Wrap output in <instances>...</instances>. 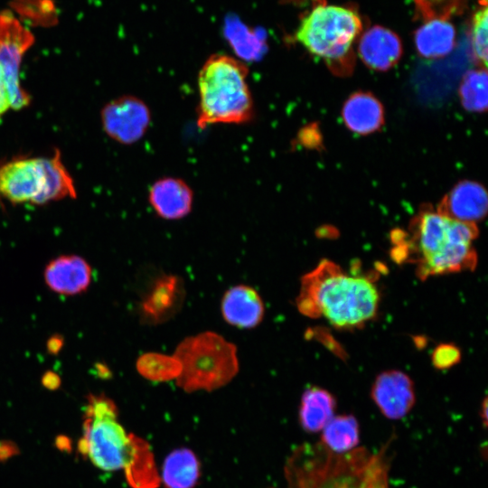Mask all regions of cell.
Masks as SVG:
<instances>
[{"instance_id":"6da1fadb","label":"cell","mask_w":488,"mask_h":488,"mask_svg":"<svg viewBox=\"0 0 488 488\" xmlns=\"http://www.w3.org/2000/svg\"><path fill=\"white\" fill-rule=\"evenodd\" d=\"M474 223L452 220L432 208H423L410 221L408 232L394 230L391 238L394 260L416 265L421 279L474 269L477 254Z\"/></svg>"},{"instance_id":"7a4b0ae2","label":"cell","mask_w":488,"mask_h":488,"mask_svg":"<svg viewBox=\"0 0 488 488\" xmlns=\"http://www.w3.org/2000/svg\"><path fill=\"white\" fill-rule=\"evenodd\" d=\"M78 447L97 467L122 470L132 488H158L160 484L148 443L124 428L117 406L106 396L88 397Z\"/></svg>"},{"instance_id":"3957f363","label":"cell","mask_w":488,"mask_h":488,"mask_svg":"<svg viewBox=\"0 0 488 488\" xmlns=\"http://www.w3.org/2000/svg\"><path fill=\"white\" fill-rule=\"evenodd\" d=\"M379 302L378 288L371 279L349 275L328 259L302 277L296 297L302 314L324 317L337 329L362 326L376 315Z\"/></svg>"},{"instance_id":"277c9868","label":"cell","mask_w":488,"mask_h":488,"mask_svg":"<svg viewBox=\"0 0 488 488\" xmlns=\"http://www.w3.org/2000/svg\"><path fill=\"white\" fill-rule=\"evenodd\" d=\"M249 68L240 59L211 54L198 74L197 126L245 124L254 117V101L248 83Z\"/></svg>"},{"instance_id":"5b68a950","label":"cell","mask_w":488,"mask_h":488,"mask_svg":"<svg viewBox=\"0 0 488 488\" xmlns=\"http://www.w3.org/2000/svg\"><path fill=\"white\" fill-rule=\"evenodd\" d=\"M361 31L362 22L356 11L320 4L302 18L295 39L334 74L346 76L354 68L353 44Z\"/></svg>"},{"instance_id":"8992f818","label":"cell","mask_w":488,"mask_h":488,"mask_svg":"<svg viewBox=\"0 0 488 488\" xmlns=\"http://www.w3.org/2000/svg\"><path fill=\"white\" fill-rule=\"evenodd\" d=\"M75 198L74 183L58 150L51 156L19 157L0 165V198L42 205Z\"/></svg>"},{"instance_id":"52a82bcc","label":"cell","mask_w":488,"mask_h":488,"mask_svg":"<svg viewBox=\"0 0 488 488\" xmlns=\"http://www.w3.org/2000/svg\"><path fill=\"white\" fill-rule=\"evenodd\" d=\"M174 356L181 366L176 384L186 392L215 390L239 371L236 346L211 331L184 338Z\"/></svg>"},{"instance_id":"ba28073f","label":"cell","mask_w":488,"mask_h":488,"mask_svg":"<svg viewBox=\"0 0 488 488\" xmlns=\"http://www.w3.org/2000/svg\"><path fill=\"white\" fill-rule=\"evenodd\" d=\"M33 42L31 31L11 12H0V118L9 109L19 110L30 103L19 71L23 56Z\"/></svg>"},{"instance_id":"9c48e42d","label":"cell","mask_w":488,"mask_h":488,"mask_svg":"<svg viewBox=\"0 0 488 488\" xmlns=\"http://www.w3.org/2000/svg\"><path fill=\"white\" fill-rule=\"evenodd\" d=\"M101 122L106 134L113 140L131 145L146 133L151 112L142 99L127 95L111 100L103 108Z\"/></svg>"},{"instance_id":"30bf717a","label":"cell","mask_w":488,"mask_h":488,"mask_svg":"<svg viewBox=\"0 0 488 488\" xmlns=\"http://www.w3.org/2000/svg\"><path fill=\"white\" fill-rule=\"evenodd\" d=\"M184 295L181 277L165 274L155 277L140 303L142 321L148 324H159L170 320L181 309Z\"/></svg>"},{"instance_id":"8fae6325","label":"cell","mask_w":488,"mask_h":488,"mask_svg":"<svg viewBox=\"0 0 488 488\" xmlns=\"http://www.w3.org/2000/svg\"><path fill=\"white\" fill-rule=\"evenodd\" d=\"M371 398L381 413L390 419L405 417L415 404L414 384L400 371H387L377 376Z\"/></svg>"},{"instance_id":"7c38bea8","label":"cell","mask_w":488,"mask_h":488,"mask_svg":"<svg viewBox=\"0 0 488 488\" xmlns=\"http://www.w3.org/2000/svg\"><path fill=\"white\" fill-rule=\"evenodd\" d=\"M488 208V197L479 183L464 180L455 184L439 202L436 211L452 220L476 223L483 220Z\"/></svg>"},{"instance_id":"4fadbf2b","label":"cell","mask_w":488,"mask_h":488,"mask_svg":"<svg viewBox=\"0 0 488 488\" xmlns=\"http://www.w3.org/2000/svg\"><path fill=\"white\" fill-rule=\"evenodd\" d=\"M357 51L359 58L368 68L385 71L399 61L403 49L396 33L381 25H374L361 35Z\"/></svg>"},{"instance_id":"5bb4252c","label":"cell","mask_w":488,"mask_h":488,"mask_svg":"<svg viewBox=\"0 0 488 488\" xmlns=\"http://www.w3.org/2000/svg\"><path fill=\"white\" fill-rule=\"evenodd\" d=\"M148 202L160 218L167 221L180 220L192 211L193 192L181 178L163 177L150 186Z\"/></svg>"},{"instance_id":"9a60e30c","label":"cell","mask_w":488,"mask_h":488,"mask_svg":"<svg viewBox=\"0 0 488 488\" xmlns=\"http://www.w3.org/2000/svg\"><path fill=\"white\" fill-rule=\"evenodd\" d=\"M43 276L46 285L52 291L60 295L73 296L88 289L92 271L83 258L68 255L50 261Z\"/></svg>"},{"instance_id":"2e32d148","label":"cell","mask_w":488,"mask_h":488,"mask_svg":"<svg viewBox=\"0 0 488 488\" xmlns=\"http://www.w3.org/2000/svg\"><path fill=\"white\" fill-rule=\"evenodd\" d=\"M224 320L238 328H254L263 319L264 304L258 293L252 287L239 285L230 287L221 300Z\"/></svg>"},{"instance_id":"e0dca14e","label":"cell","mask_w":488,"mask_h":488,"mask_svg":"<svg viewBox=\"0 0 488 488\" xmlns=\"http://www.w3.org/2000/svg\"><path fill=\"white\" fill-rule=\"evenodd\" d=\"M342 116L346 127L359 135L372 134L384 123V108L371 92L352 93L343 106Z\"/></svg>"},{"instance_id":"ac0fdd59","label":"cell","mask_w":488,"mask_h":488,"mask_svg":"<svg viewBox=\"0 0 488 488\" xmlns=\"http://www.w3.org/2000/svg\"><path fill=\"white\" fill-rule=\"evenodd\" d=\"M455 36L456 31L450 20L427 21L415 32V46L420 56L438 59L454 50Z\"/></svg>"},{"instance_id":"d6986e66","label":"cell","mask_w":488,"mask_h":488,"mask_svg":"<svg viewBox=\"0 0 488 488\" xmlns=\"http://www.w3.org/2000/svg\"><path fill=\"white\" fill-rule=\"evenodd\" d=\"M200 474L195 454L188 448H178L165 457L160 481L165 488H193Z\"/></svg>"},{"instance_id":"ffe728a7","label":"cell","mask_w":488,"mask_h":488,"mask_svg":"<svg viewBox=\"0 0 488 488\" xmlns=\"http://www.w3.org/2000/svg\"><path fill=\"white\" fill-rule=\"evenodd\" d=\"M335 406V399L329 391L315 386L306 389L299 409L302 427L307 432L322 430L333 417Z\"/></svg>"},{"instance_id":"44dd1931","label":"cell","mask_w":488,"mask_h":488,"mask_svg":"<svg viewBox=\"0 0 488 488\" xmlns=\"http://www.w3.org/2000/svg\"><path fill=\"white\" fill-rule=\"evenodd\" d=\"M322 430V441L331 451L349 452L359 443V427L353 416L333 417Z\"/></svg>"},{"instance_id":"7402d4cb","label":"cell","mask_w":488,"mask_h":488,"mask_svg":"<svg viewBox=\"0 0 488 488\" xmlns=\"http://www.w3.org/2000/svg\"><path fill=\"white\" fill-rule=\"evenodd\" d=\"M488 81L485 69L468 70L459 86L462 106L470 112H485L488 104Z\"/></svg>"},{"instance_id":"603a6c76","label":"cell","mask_w":488,"mask_h":488,"mask_svg":"<svg viewBox=\"0 0 488 488\" xmlns=\"http://www.w3.org/2000/svg\"><path fill=\"white\" fill-rule=\"evenodd\" d=\"M136 369L144 378L153 381L176 380L181 371L180 363L174 355L157 352H147L140 356Z\"/></svg>"},{"instance_id":"cb8c5ba5","label":"cell","mask_w":488,"mask_h":488,"mask_svg":"<svg viewBox=\"0 0 488 488\" xmlns=\"http://www.w3.org/2000/svg\"><path fill=\"white\" fill-rule=\"evenodd\" d=\"M473 15L470 28V46L474 61L482 69L487 67V0Z\"/></svg>"},{"instance_id":"d4e9b609","label":"cell","mask_w":488,"mask_h":488,"mask_svg":"<svg viewBox=\"0 0 488 488\" xmlns=\"http://www.w3.org/2000/svg\"><path fill=\"white\" fill-rule=\"evenodd\" d=\"M417 10L424 22L431 20H450L459 14L465 7V0H414Z\"/></svg>"},{"instance_id":"484cf974","label":"cell","mask_w":488,"mask_h":488,"mask_svg":"<svg viewBox=\"0 0 488 488\" xmlns=\"http://www.w3.org/2000/svg\"><path fill=\"white\" fill-rule=\"evenodd\" d=\"M460 350L454 344L442 343L436 347L432 353V363L439 370L450 368L459 362Z\"/></svg>"}]
</instances>
